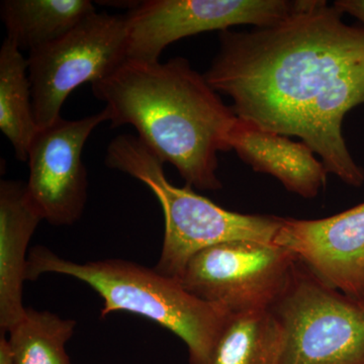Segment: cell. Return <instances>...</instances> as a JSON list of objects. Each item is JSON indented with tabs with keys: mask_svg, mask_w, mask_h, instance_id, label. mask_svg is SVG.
Here are the masks:
<instances>
[{
	"mask_svg": "<svg viewBox=\"0 0 364 364\" xmlns=\"http://www.w3.org/2000/svg\"><path fill=\"white\" fill-rule=\"evenodd\" d=\"M342 16L334 4L305 0L275 25L224 31L205 77L233 100L237 117L299 136L329 173L360 188L364 170L349 152L342 124L364 104V28Z\"/></svg>",
	"mask_w": 364,
	"mask_h": 364,
	"instance_id": "obj_1",
	"label": "cell"
},
{
	"mask_svg": "<svg viewBox=\"0 0 364 364\" xmlns=\"http://www.w3.org/2000/svg\"><path fill=\"white\" fill-rule=\"evenodd\" d=\"M91 88L105 102L112 126L134 127L138 138L164 164L173 165L186 186L222 188L218 153L230 150L228 136L238 117L188 60L127 59Z\"/></svg>",
	"mask_w": 364,
	"mask_h": 364,
	"instance_id": "obj_2",
	"label": "cell"
},
{
	"mask_svg": "<svg viewBox=\"0 0 364 364\" xmlns=\"http://www.w3.org/2000/svg\"><path fill=\"white\" fill-rule=\"evenodd\" d=\"M47 273L67 275L90 286L104 301L102 317L136 314L176 334L188 347L189 364H213L218 341L232 314L203 301L179 280L123 259L75 262L44 246L28 254L26 280Z\"/></svg>",
	"mask_w": 364,
	"mask_h": 364,
	"instance_id": "obj_3",
	"label": "cell"
},
{
	"mask_svg": "<svg viewBox=\"0 0 364 364\" xmlns=\"http://www.w3.org/2000/svg\"><path fill=\"white\" fill-rule=\"evenodd\" d=\"M105 163L145 184L156 196L164 215V239L155 269L178 280L196 253L232 241L274 244L282 218L248 215L220 207L193 188H178L167 179L164 163L134 135L109 143Z\"/></svg>",
	"mask_w": 364,
	"mask_h": 364,
	"instance_id": "obj_4",
	"label": "cell"
},
{
	"mask_svg": "<svg viewBox=\"0 0 364 364\" xmlns=\"http://www.w3.org/2000/svg\"><path fill=\"white\" fill-rule=\"evenodd\" d=\"M270 310L282 328L273 364H364V301L330 287L299 260Z\"/></svg>",
	"mask_w": 364,
	"mask_h": 364,
	"instance_id": "obj_5",
	"label": "cell"
},
{
	"mask_svg": "<svg viewBox=\"0 0 364 364\" xmlns=\"http://www.w3.org/2000/svg\"><path fill=\"white\" fill-rule=\"evenodd\" d=\"M128 59L126 16L90 14L58 40L30 52L28 78L39 128L61 117L79 86L102 80Z\"/></svg>",
	"mask_w": 364,
	"mask_h": 364,
	"instance_id": "obj_6",
	"label": "cell"
},
{
	"mask_svg": "<svg viewBox=\"0 0 364 364\" xmlns=\"http://www.w3.org/2000/svg\"><path fill=\"white\" fill-rule=\"evenodd\" d=\"M296 256L272 243L232 241L196 253L178 280L231 314L270 310L291 279Z\"/></svg>",
	"mask_w": 364,
	"mask_h": 364,
	"instance_id": "obj_7",
	"label": "cell"
},
{
	"mask_svg": "<svg viewBox=\"0 0 364 364\" xmlns=\"http://www.w3.org/2000/svg\"><path fill=\"white\" fill-rule=\"evenodd\" d=\"M305 0H144L127 14L128 59L158 62L172 43L235 26L275 25Z\"/></svg>",
	"mask_w": 364,
	"mask_h": 364,
	"instance_id": "obj_8",
	"label": "cell"
},
{
	"mask_svg": "<svg viewBox=\"0 0 364 364\" xmlns=\"http://www.w3.org/2000/svg\"><path fill=\"white\" fill-rule=\"evenodd\" d=\"M109 121L107 112L65 119L39 128L28 149L26 189L33 205L49 224L70 226L79 221L87 200V172L82 151L91 133Z\"/></svg>",
	"mask_w": 364,
	"mask_h": 364,
	"instance_id": "obj_9",
	"label": "cell"
},
{
	"mask_svg": "<svg viewBox=\"0 0 364 364\" xmlns=\"http://www.w3.org/2000/svg\"><path fill=\"white\" fill-rule=\"evenodd\" d=\"M274 244L330 287L364 301V203L323 219L282 218Z\"/></svg>",
	"mask_w": 364,
	"mask_h": 364,
	"instance_id": "obj_10",
	"label": "cell"
},
{
	"mask_svg": "<svg viewBox=\"0 0 364 364\" xmlns=\"http://www.w3.org/2000/svg\"><path fill=\"white\" fill-rule=\"evenodd\" d=\"M228 145L254 171L275 177L301 198H315L327 183L329 172L308 145L246 119L237 117Z\"/></svg>",
	"mask_w": 364,
	"mask_h": 364,
	"instance_id": "obj_11",
	"label": "cell"
},
{
	"mask_svg": "<svg viewBox=\"0 0 364 364\" xmlns=\"http://www.w3.org/2000/svg\"><path fill=\"white\" fill-rule=\"evenodd\" d=\"M43 221L26 189V182H0V331L6 334L25 316L28 244Z\"/></svg>",
	"mask_w": 364,
	"mask_h": 364,
	"instance_id": "obj_12",
	"label": "cell"
},
{
	"mask_svg": "<svg viewBox=\"0 0 364 364\" xmlns=\"http://www.w3.org/2000/svg\"><path fill=\"white\" fill-rule=\"evenodd\" d=\"M95 13L90 0H4L0 4L6 38L28 53L58 40Z\"/></svg>",
	"mask_w": 364,
	"mask_h": 364,
	"instance_id": "obj_13",
	"label": "cell"
},
{
	"mask_svg": "<svg viewBox=\"0 0 364 364\" xmlns=\"http://www.w3.org/2000/svg\"><path fill=\"white\" fill-rule=\"evenodd\" d=\"M0 130L13 146L16 159L28 161L39 126L33 114L28 59L9 38L0 49Z\"/></svg>",
	"mask_w": 364,
	"mask_h": 364,
	"instance_id": "obj_14",
	"label": "cell"
},
{
	"mask_svg": "<svg viewBox=\"0 0 364 364\" xmlns=\"http://www.w3.org/2000/svg\"><path fill=\"white\" fill-rule=\"evenodd\" d=\"M282 339V325L272 310L232 314L213 364H273Z\"/></svg>",
	"mask_w": 364,
	"mask_h": 364,
	"instance_id": "obj_15",
	"label": "cell"
},
{
	"mask_svg": "<svg viewBox=\"0 0 364 364\" xmlns=\"http://www.w3.org/2000/svg\"><path fill=\"white\" fill-rule=\"evenodd\" d=\"M75 327L72 318L26 308L25 316L6 333L14 363L71 364L65 346Z\"/></svg>",
	"mask_w": 364,
	"mask_h": 364,
	"instance_id": "obj_16",
	"label": "cell"
},
{
	"mask_svg": "<svg viewBox=\"0 0 364 364\" xmlns=\"http://www.w3.org/2000/svg\"><path fill=\"white\" fill-rule=\"evenodd\" d=\"M334 6L342 14H348L360 21L364 28V0H338Z\"/></svg>",
	"mask_w": 364,
	"mask_h": 364,
	"instance_id": "obj_17",
	"label": "cell"
},
{
	"mask_svg": "<svg viewBox=\"0 0 364 364\" xmlns=\"http://www.w3.org/2000/svg\"><path fill=\"white\" fill-rule=\"evenodd\" d=\"M0 364H14L6 334L0 335Z\"/></svg>",
	"mask_w": 364,
	"mask_h": 364,
	"instance_id": "obj_18",
	"label": "cell"
}]
</instances>
